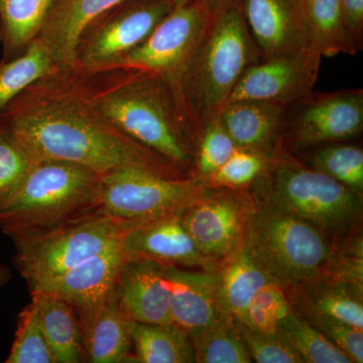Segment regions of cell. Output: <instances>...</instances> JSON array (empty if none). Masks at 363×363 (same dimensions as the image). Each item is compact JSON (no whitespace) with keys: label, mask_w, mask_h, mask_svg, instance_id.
<instances>
[{"label":"cell","mask_w":363,"mask_h":363,"mask_svg":"<svg viewBox=\"0 0 363 363\" xmlns=\"http://www.w3.org/2000/svg\"><path fill=\"white\" fill-rule=\"evenodd\" d=\"M0 130L13 136L33 161L73 162L100 175L135 167L171 178L186 177L91 106L65 69L39 79L14 98L0 114Z\"/></svg>","instance_id":"6da1fadb"},{"label":"cell","mask_w":363,"mask_h":363,"mask_svg":"<svg viewBox=\"0 0 363 363\" xmlns=\"http://www.w3.org/2000/svg\"><path fill=\"white\" fill-rule=\"evenodd\" d=\"M86 101L136 143L185 172L200 130L169 79L121 64L65 69Z\"/></svg>","instance_id":"7a4b0ae2"},{"label":"cell","mask_w":363,"mask_h":363,"mask_svg":"<svg viewBox=\"0 0 363 363\" xmlns=\"http://www.w3.org/2000/svg\"><path fill=\"white\" fill-rule=\"evenodd\" d=\"M101 176L73 162L33 161L0 205V230L11 238L35 235L96 213Z\"/></svg>","instance_id":"3957f363"},{"label":"cell","mask_w":363,"mask_h":363,"mask_svg":"<svg viewBox=\"0 0 363 363\" xmlns=\"http://www.w3.org/2000/svg\"><path fill=\"white\" fill-rule=\"evenodd\" d=\"M259 59L235 1L211 23L179 80L189 113L201 130L218 114L245 70Z\"/></svg>","instance_id":"277c9868"},{"label":"cell","mask_w":363,"mask_h":363,"mask_svg":"<svg viewBox=\"0 0 363 363\" xmlns=\"http://www.w3.org/2000/svg\"><path fill=\"white\" fill-rule=\"evenodd\" d=\"M247 230V247L279 285L309 283L320 276L332 259L323 233L274 208L250 214Z\"/></svg>","instance_id":"5b68a950"},{"label":"cell","mask_w":363,"mask_h":363,"mask_svg":"<svg viewBox=\"0 0 363 363\" xmlns=\"http://www.w3.org/2000/svg\"><path fill=\"white\" fill-rule=\"evenodd\" d=\"M197 176L171 178L135 167L117 169L101 176L99 210L121 230L183 213L211 191Z\"/></svg>","instance_id":"8992f818"},{"label":"cell","mask_w":363,"mask_h":363,"mask_svg":"<svg viewBox=\"0 0 363 363\" xmlns=\"http://www.w3.org/2000/svg\"><path fill=\"white\" fill-rule=\"evenodd\" d=\"M123 233L98 211L45 233L11 238L14 264L32 291L104 252Z\"/></svg>","instance_id":"52a82bcc"},{"label":"cell","mask_w":363,"mask_h":363,"mask_svg":"<svg viewBox=\"0 0 363 363\" xmlns=\"http://www.w3.org/2000/svg\"><path fill=\"white\" fill-rule=\"evenodd\" d=\"M272 208L316 227L321 233L345 230L362 213V197L312 168L284 160L269 177Z\"/></svg>","instance_id":"ba28073f"},{"label":"cell","mask_w":363,"mask_h":363,"mask_svg":"<svg viewBox=\"0 0 363 363\" xmlns=\"http://www.w3.org/2000/svg\"><path fill=\"white\" fill-rule=\"evenodd\" d=\"M174 6L173 0L117 2L93 18L80 33L73 67L89 68L116 63L145 42Z\"/></svg>","instance_id":"9c48e42d"},{"label":"cell","mask_w":363,"mask_h":363,"mask_svg":"<svg viewBox=\"0 0 363 363\" xmlns=\"http://www.w3.org/2000/svg\"><path fill=\"white\" fill-rule=\"evenodd\" d=\"M212 18L203 0L175 4L145 42L113 64L152 72L178 87Z\"/></svg>","instance_id":"30bf717a"},{"label":"cell","mask_w":363,"mask_h":363,"mask_svg":"<svg viewBox=\"0 0 363 363\" xmlns=\"http://www.w3.org/2000/svg\"><path fill=\"white\" fill-rule=\"evenodd\" d=\"M321 57L313 44L298 51L259 58L241 76L226 104L257 100L289 107L301 101L312 94Z\"/></svg>","instance_id":"8fae6325"},{"label":"cell","mask_w":363,"mask_h":363,"mask_svg":"<svg viewBox=\"0 0 363 363\" xmlns=\"http://www.w3.org/2000/svg\"><path fill=\"white\" fill-rule=\"evenodd\" d=\"M118 240L104 252L30 291L52 296L70 305L80 321L83 339L113 290L117 274L126 259Z\"/></svg>","instance_id":"7c38bea8"},{"label":"cell","mask_w":363,"mask_h":363,"mask_svg":"<svg viewBox=\"0 0 363 363\" xmlns=\"http://www.w3.org/2000/svg\"><path fill=\"white\" fill-rule=\"evenodd\" d=\"M288 121L293 142L300 147L339 142L359 135L363 128L362 90H346L304 98Z\"/></svg>","instance_id":"4fadbf2b"},{"label":"cell","mask_w":363,"mask_h":363,"mask_svg":"<svg viewBox=\"0 0 363 363\" xmlns=\"http://www.w3.org/2000/svg\"><path fill=\"white\" fill-rule=\"evenodd\" d=\"M181 221L197 250L215 262L240 247L245 214L238 198L210 191L182 213Z\"/></svg>","instance_id":"5bb4252c"},{"label":"cell","mask_w":363,"mask_h":363,"mask_svg":"<svg viewBox=\"0 0 363 363\" xmlns=\"http://www.w3.org/2000/svg\"><path fill=\"white\" fill-rule=\"evenodd\" d=\"M113 296L119 309L133 322L173 323L167 264L126 257L117 274Z\"/></svg>","instance_id":"9a60e30c"},{"label":"cell","mask_w":363,"mask_h":363,"mask_svg":"<svg viewBox=\"0 0 363 363\" xmlns=\"http://www.w3.org/2000/svg\"><path fill=\"white\" fill-rule=\"evenodd\" d=\"M182 213L171 215L125 229L119 245L128 259H147L171 266L209 269L214 260L197 250L184 228Z\"/></svg>","instance_id":"2e32d148"},{"label":"cell","mask_w":363,"mask_h":363,"mask_svg":"<svg viewBox=\"0 0 363 363\" xmlns=\"http://www.w3.org/2000/svg\"><path fill=\"white\" fill-rule=\"evenodd\" d=\"M241 9L259 58L298 51L314 44L300 6L294 0H243Z\"/></svg>","instance_id":"e0dca14e"},{"label":"cell","mask_w":363,"mask_h":363,"mask_svg":"<svg viewBox=\"0 0 363 363\" xmlns=\"http://www.w3.org/2000/svg\"><path fill=\"white\" fill-rule=\"evenodd\" d=\"M167 274L172 320L189 336L224 316L217 298L218 272H189L167 264Z\"/></svg>","instance_id":"ac0fdd59"},{"label":"cell","mask_w":363,"mask_h":363,"mask_svg":"<svg viewBox=\"0 0 363 363\" xmlns=\"http://www.w3.org/2000/svg\"><path fill=\"white\" fill-rule=\"evenodd\" d=\"M288 106L257 100L228 102L219 119L238 149L266 155L284 130Z\"/></svg>","instance_id":"d6986e66"},{"label":"cell","mask_w":363,"mask_h":363,"mask_svg":"<svg viewBox=\"0 0 363 363\" xmlns=\"http://www.w3.org/2000/svg\"><path fill=\"white\" fill-rule=\"evenodd\" d=\"M227 259L225 267L218 272V304L224 315L242 324L253 297L274 281L253 257L245 241Z\"/></svg>","instance_id":"ffe728a7"},{"label":"cell","mask_w":363,"mask_h":363,"mask_svg":"<svg viewBox=\"0 0 363 363\" xmlns=\"http://www.w3.org/2000/svg\"><path fill=\"white\" fill-rule=\"evenodd\" d=\"M121 0H58L40 39L49 45L61 69H70L79 35L100 13Z\"/></svg>","instance_id":"44dd1931"},{"label":"cell","mask_w":363,"mask_h":363,"mask_svg":"<svg viewBox=\"0 0 363 363\" xmlns=\"http://www.w3.org/2000/svg\"><path fill=\"white\" fill-rule=\"evenodd\" d=\"M58 0H0L1 61L16 58L39 39Z\"/></svg>","instance_id":"7402d4cb"},{"label":"cell","mask_w":363,"mask_h":363,"mask_svg":"<svg viewBox=\"0 0 363 363\" xmlns=\"http://www.w3.org/2000/svg\"><path fill=\"white\" fill-rule=\"evenodd\" d=\"M40 325L56 363L84 360V339L76 312L70 305L52 296L32 293Z\"/></svg>","instance_id":"603a6c76"},{"label":"cell","mask_w":363,"mask_h":363,"mask_svg":"<svg viewBox=\"0 0 363 363\" xmlns=\"http://www.w3.org/2000/svg\"><path fill=\"white\" fill-rule=\"evenodd\" d=\"M133 323L119 309L112 290L84 338V359L92 363L128 362Z\"/></svg>","instance_id":"cb8c5ba5"},{"label":"cell","mask_w":363,"mask_h":363,"mask_svg":"<svg viewBox=\"0 0 363 363\" xmlns=\"http://www.w3.org/2000/svg\"><path fill=\"white\" fill-rule=\"evenodd\" d=\"M136 362L142 363H193L195 351L187 332L175 323L135 322L131 331Z\"/></svg>","instance_id":"d4e9b609"},{"label":"cell","mask_w":363,"mask_h":363,"mask_svg":"<svg viewBox=\"0 0 363 363\" xmlns=\"http://www.w3.org/2000/svg\"><path fill=\"white\" fill-rule=\"evenodd\" d=\"M298 6L322 56L355 55L359 51L346 30L340 0H300Z\"/></svg>","instance_id":"484cf974"},{"label":"cell","mask_w":363,"mask_h":363,"mask_svg":"<svg viewBox=\"0 0 363 363\" xmlns=\"http://www.w3.org/2000/svg\"><path fill=\"white\" fill-rule=\"evenodd\" d=\"M59 69L52 50L40 38L21 56L0 62V114L28 86Z\"/></svg>","instance_id":"4316f807"},{"label":"cell","mask_w":363,"mask_h":363,"mask_svg":"<svg viewBox=\"0 0 363 363\" xmlns=\"http://www.w3.org/2000/svg\"><path fill=\"white\" fill-rule=\"evenodd\" d=\"M226 315L216 323L190 335L196 362L250 363L252 357L238 324Z\"/></svg>","instance_id":"83f0119b"},{"label":"cell","mask_w":363,"mask_h":363,"mask_svg":"<svg viewBox=\"0 0 363 363\" xmlns=\"http://www.w3.org/2000/svg\"><path fill=\"white\" fill-rule=\"evenodd\" d=\"M279 330L297 351L303 362L352 363L330 339L307 320L291 312L279 325Z\"/></svg>","instance_id":"f1b7e54d"},{"label":"cell","mask_w":363,"mask_h":363,"mask_svg":"<svg viewBox=\"0 0 363 363\" xmlns=\"http://www.w3.org/2000/svg\"><path fill=\"white\" fill-rule=\"evenodd\" d=\"M312 169L321 172L357 193L363 190V152L350 145H330L316 150Z\"/></svg>","instance_id":"f546056e"},{"label":"cell","mask_w":363,"mask_h":363,"mask_svg":"<svg viewBox=\"0 0 363 363\" xmlns=\"http://www.w3.org/2000/svg\"><path fill=\"white\" fill-rule=\"evenodd\" d=\"M6 362L56 363L51 348L45 340L37 303L33 298L18 315L16 337Z\"/></svg>","instance_id":"4dcf8cb0"},{"label":"cell","mask_w":363,"mask_h":363,"mask_svg":"<svg viewBox=\"0 0 363 363\" xmlns=\"http://www.w3.org/2000/svg\"><path fill=\"white\" fill-rule=\"evenodd\" d=\"M353 284L346 281L328 284L315 288L309 294L310 304L317 314L335 318L363 330V305L362 298L351 289Z\"/></svg>","instance_id":"1f68e13d"},{"label":"cell","mask_w":363,"mask_h":363,"mask_svg":"<svg viewBox=\"0 0 363 363\" xmlns=\"http://www.w3.org/2000/svg\"><path fill=\"white\" fill-rule=\"evenodd\" d=\"M238 147L222 125L218 114L203 124L194 150L197 177L208 180Z\"/></svg>","instance_id":"d6a6232c"},{"label":"cell","mask_w":363,"mask_h":363,"mask_svg":"<svg viewBox=\"0 0 363 363\" xmlns=\"http://www.w3.org/2000/svg\"><path fill=\"white\" fill-rule=\"evenodd\" d=\"M291 312L290 303L281 285L271 281L253 297L241 325L255 331L274 332Z\"/></svg>","instance_id":"836d02e7"},{"label":"cell","mask_w":363,"mask_h":363,"mask_svg":"<svg viewBox=\"0 0 363 363\" xmlns=\"http://www.w3.org/2000/svg\"><path fill=\"white\" fill-rule=\"evenodd\" d=\"M267 155L236 149L230 157L208 179L211 187L240 188L259 178L267 168Z\"/></svg>","instance_id":"e575fe53"},{"label":"cell","mask_w":363,"mask_h":363,"mask_svg":"<svg viewBox=\"0 0 363 363\" xmlns=\"http://www.w3.org/2000/svg\"><path fill=\"white\" fill-rule=\"evenodd\" d=\"M252 359L259 363H301L302 358L281 331L260 332L238 324Z\"/></svg>","instance_id":"d590c367"},{"label":"cell","mask_w":363,"mask_h":363,"mask_svg":"<svg viewBox=\"0 0 363 363\" xmlns=\"http://www.w3.org/2000/svg\"><path fill=\"white\" fill-rule=\"evenodd\" d=\"M33 162V157L20 143L0 130V205L21 185Z\"/></svg>","instance_id":"8d00e7d4"},{"label":"cell","mask_w":363,"mask_h":363,"mask_svg":"<svg viewBox=\"0 0 363 363\" xmlns=\"http://www.w3.org/2000/svg\"><path fill=\"white\" fill-rule=\"evenodd\" d=\"M314 323L332 342L351 358L352 362H363L362 330L335 318L317 313H315Z\"/></svg>","instance_id":"74e56055"},{"label":"cell","mask_w":363,"mask_h":363,"mask_svg":"<svg viewBox=\"0 0 363 363\" xmlns=\"http://www.w3.org/2000/svg\"><path fill=\"white\" fill-rule=\"evenodd\" d=\"M343 20L351 40L358 50L363 38V0H340Z\"/></svg>","instance_id":"f35d334b"},{"label":"cell","mask_w":363,"mask_h":363,"mask_svg":"<svg viewBox=\"0 0 363 363\" xmlns=\"http://www.w3.org/2000/svg\"><path fill=\"white\" fill-rule=\"evenodd\" d=\"M235 0H203L208 11L211 13L212 16H216L222 11L230 6Z\"/></svg>","instance_id":"ab89813d"},{"label":"cell","mask_w":363,"mask_h":363,"mask_svg":"<svg viewBox=\"0 0 363 363\" xmlns=\"http://www.w3.org/2000/svg\"><path fill=\"white\" fill-rule=\"evenodd\" d=\"M11 277H13V274L9 271V267L6 264H0V289L4 288V286L9 284Z\"/></svg>","instance_id":"60d3db41"},{"label":"cell","mask_w":363,"mask_h":363,"mask_svg":"<svg viewBox=\"0 0 363 363\" xmlns=\"http://www.w3.org/2000/svg\"><path fill=\"white\" fill-rule=\"evenodd\" d=\"M175 4H183V2L189 1V0H173Z\"/></svg>","instance_id":"b9f144b4"},{"label":"cell","mask_w":363,"mask_h":363,"mask_svg":"<svg viewBox=\"0 0 363 363\" xmlns=\"http://www.w3.org/2000/svg\"><path fill=\"white\" fill-rule=\"evenodd\" d=\"M0 40H1V25H0Z\"/></svg>","instance_id":"7bdbcfd3"},{"label":"cell","mask_w":363,"mask_h":363,"mask_svg":"<svg viewBox=\"0 0 363 363\" xmlns=\"http://www.w3.org/2000/svg\"><path fill=\"white\" fill-rule=\"evenodd\" d=\"M294 1H295L296 4H298H298H300V0H294Z\"/></svg>","instance_id":"ee69618b"}]
</instances>
